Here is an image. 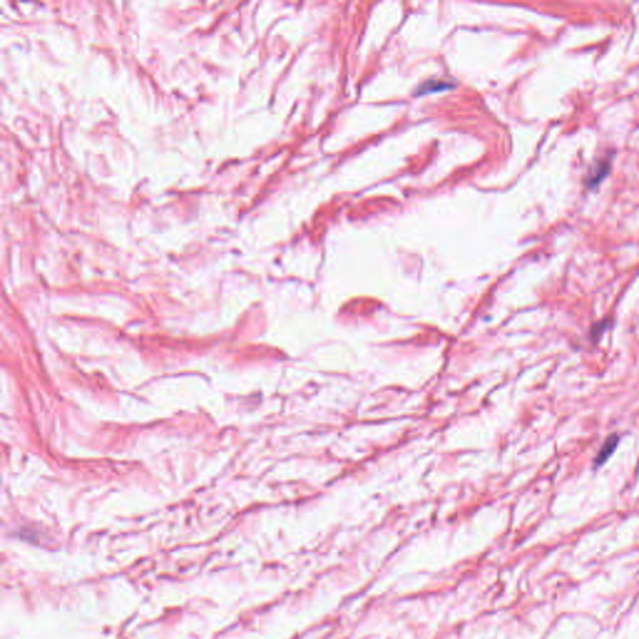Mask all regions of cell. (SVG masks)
<instances>
[{
    "label": "cell",
    "mask_w": 639,
    "mask_h": 639,
    "mask_svg": "<svg viewBox=\"0 0 639 639\" xmlns=\"http://www.w3.org/2000/svg\"><path fill=\"white\" fill-rule=\"evenodd\" d=\"M618 441H620V438L617 435H612V436L607 438L606 442L603 444L602 449L598 452V456L596 458V466H602L603 463L606 462L607 460L611 457V455L617 449Z\"/></svg>",
    "instance_id": "cell-1"
},
{
    "label": "cell",
    "mask_w": 639,
    "mask_h": 639,
    "mask_svg": "<svg viewBox=\"0 0 639 639\" xmlns=\"http://www.w3.org/2000/svg\"><path fill=\"white\" fill-rule=\"evenodd\" d=\"M607 324H608V321H603V322H600V324H597V325L593 327L592 335H593V336H598V335L603 333L607 328Z\"/></svg>",
    "instance_id": "cell-2"
}]
</instances>
